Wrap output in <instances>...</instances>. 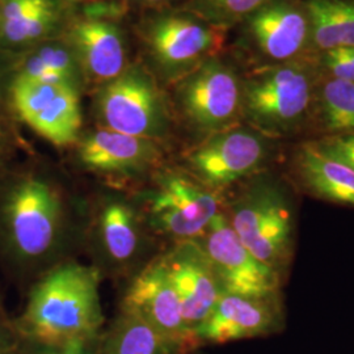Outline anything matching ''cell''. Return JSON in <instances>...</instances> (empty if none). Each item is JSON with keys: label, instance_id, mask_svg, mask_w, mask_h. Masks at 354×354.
<instances>
[{"label": "cell", "instance_id": "cell-8", "mask_svg": "<svg viewBox=\"0 0 354 354\" xmlns=\"http://www.w3.org/2000/svg\"><path fill=\"white\" fill-rule=\"evenodd\" d=\"M222 203L221 193L207 188L196 177L167 175L152 196L151 223L180 241H194L222 213Z\"/></svg>", "mask_w": 354, "mask_h": 354}, {"label": "cell", "instance_id": "cell-6", "mask_svg": "<svg viewBox=\"0 0 354 354\" xmlns=\"http://www.w3.org/2000/svg\"><path fill=\"white\" fill-rule=\"evenodd\" d=\"M178 102L197 131L206 137L225 131L241 125L243 120V79L231 64L215 55L184 76Z\"/></svg>", "mask_w": 354, "mask_h": 354}, {"label": "cell", "instance_id": "cell-20", "mask_svg": "<svg viewBox=\"0 0 354 354\" xmlns=\"http://www.w3.org/2000/svg\"><path fill=\"white\" fill-rule=\"evenodd\" d=\"M311 28V53L354 48V0H304Z\"/></svg>", "mask_w": 354, "mask_h": 354}, {"label": "cell", "instance_id": "cell-12", "mask_svg": "<svg viewBox=\"0 0 354 354\" xmlns=\"http://www.w3.org/2000/svg\"><path fill=\"white\" fill-rule=\"evenodd\" d=\"M124 311L140 317L184 354L200 348L187 330L176 290L162 260L147 266L134 279Z\"/></svg>", "mask_w": 354, "mask_h": 354}, {"label": "cell", "instance_id": "cell-29", "mask_svg": "<svg viewBox=\"0 0 354 354\" xmlns=\"http://www.w3.org/2000/svg\"><path fill=\"white\" fill-rule=\"evenodd\" d=\"M95 344H92V345L64 346V348L44 346V345H36V344H32V345L36 349V352L33 354H93V352H95Z\"/></svg>", "mask_w": 354, "mask_h": 354}, {"label": "cell", "instance_id": "cell-15", "mask_svg": "<svg viewBox=\"0 0 354 354\" xmlns=\"http://www.w3.org/2000/svg\"><path fill=\"white\" fill-rule=\"evenodd\" d=\"M290 180L307 196L322 201L354 207V171L315 150L308 140L291 153Z\"/></svg>", "mask_w": 354, "mask_h": 354}, {"label": "cell", "instance_id": "cell-1", "mask_svg": "<svg viewBox=\"0 0 354 354\" xmlns=\"http://www.w3.org/2000/svg\"><path fill=\"white\" fill-rule=\"evenodd\" d=\"M102 324L97 273L87 266L64 264L35 286L13 326L30 344L64 348L95 344Z\"/></svg>", "mask_w": 354, "mask_h": 354}, {"label": "cell", "instance_id": "cell-7", "mask_svg": "<svg viewBox=\"0 0 354 354\" xmlns=\"http://www.w3.org/2000/svg\"><path fill=\"white\" fill-rule=\"evenodd\" d=\"M196 241L207 254L223 292L250 297L281 292L282 279L245 248L223 212Z\"/></svg>", "mask_w": 354, "mask_h": 354}, {"label": "cell", "instance_id": "cell-14", "mask_svg": "<svg viewBox=\"0 0 354 354\" xmlns=\"http://www.w3.org/2000/svg\"><path fill=\"white\" fill-rule=\"evenodd\" d=\"M162 261L176 290L187 330L196 340V330L223 294L214 268L196 239L181 241Z\"/></svg>", "mask_w": 354, "mask_h": 354}, {"label": "cell", "instance_id": "cell-9", "mask_svg": "<svg viewBox=\"0 0 354 354\" xmlns=\"http://www.w3.org/2000/svg\"><path fill=\"white\" fill-rule=\"evenodd\" d=\"M257 67L286 64L311 53V28L304 0H272L244 21Z\"/></svg>", "mask_w": 354, "mask_h": 354}, {"label": "cell", "instance_id": "cell-30", "mask_svg": "<svg viewBox=\"0 0 354 354\" xmlns=\"http://www.w3.org/2000/svg\"><path fill=\"white\" fill-rule=\"evenodd\" d=\"M4 152H6V134L0 129V165H1L3 158H4Z\"/></svg>", "mask_w": 354, "mask_h": 354}, {"label": "cell", "instance_id": "cell-22", "mask_svg": "<svg viewBox=\"0 0 354 354\" xmlns=\"http://www.w3.org/2000/svg\"><path fill=\"white\" fill-rule=\"evenodd\" d=\"M93 354H184L165 340L140 317L125 313L102 340L95 344Z\"/></svg>", "mask_w": 354, "mask_h": 354}, {"label": "cell", "instance_id": "cell-11", "mask_svg": "<svg viewBox=\"0 0 354 354\" xmlns=\"http://www.w3.org/2000/svg\"><path fill=\"white\" fill-rule=\"evenodd\" d=\"M99 108L109 130L146 140L160 134L167 121L158 89L140 70H127L111 80L100 93Z\"/></svg>", "mask_w": 354, "mask_h": 354}, {"label": "cell", "instance_id": "cell-18", "mask_svg": "<svg viewBox=\"0 0 354 354\" xmlns=\"http://www.w3.org/2000/svg\"><path fill=\"white\" fill-rule=\"evenodd\" d=\"M74 41L89 73L113 80L125 66V46L115 26L102 20H84L74 28Z\"/></svg>", "mask_w": 354, "mask_h": 354}, {"label": "cell", "instance_id": "cell-19", "mask_svg": "<svg viewBox=\"0 0 354 354\" xmlns=\"http://www.w3.org/2000/svg\"><path fill=\"white\" fill-rule=\"evenodd\" d=\"M55 20L51 0H0V45L29 46L45 37Z\"/></svg>", "mask_w": 354, "mask_h": 354}, {"label": "cell", "instance_id": "cell-5", "mask_svg": "<svg viewBox=\"0 0 354 354\" xmlns=\"http://www.w3.org/2000/svg\"><path fill=\"white\" fill-rule=\"evenodd\" d=\"M279 149L250 127H231L206 137L187 156L192 176L207 188L221 193L228 187L268 169Z\"/></svg>", "mask_w": 354, "mask_h": 354}, {"label": "cell", "instance_id": "cell-4", "mask_svg": "<svg viewBox=\"0 0 354 354\" xmlns=\"http://www.w3.org/2000/svg\"><path fill=\"white\" fill-rule=\"evenodd\" d=\"M61 216L57 192L37 177L17 178L0 203V228L8 250L19 260L44 256L53 247Z\"/></svg>", "mask_w": 354, "mask_h": 354}, {"label": "cell", "instance_id": "cell-28", "mask_svg": "<svg viewBox=\"0 0 354 354\" xmlns=\"http://www.w3.org/2000/svg\"><path fill=\"white\" fill-rule=\"evenodd\" d=\"M17 336L19 333L16 332L15 326H10L0 311V354L15 353Z\"/></svg>", "mask_w": 354, "mask_h": 354}, {"label": "cell", "instance_id": "cell-23", "mask_svg": "<svg viewBox=\"0 0 354 354\" xmlns=\"http://www.w3.org/2000/svg\"><path fill=\"white\" fill-rule=\"evenodd\" d=\"M104 247L117 261L129 260L138 247V227L133 210L127 203H108L100 218Z\"/></svg>", "mask_w": 354, "mask_h": 354}, {"label": "cell", "instance_id": "cell-3", "mask_svg": "<svg viewBox=\"0 0 354 354\" xmlns=\"http://www.w3.org/2000/svg\"><path fill=\"white\" fill-rule=\"evenodd\" d=\"M319 76L314 53L286 64L256 67L243 79V120L279 142L306 134Z\"/></svg>", "mask_w": 354, "mask_h": 354}, {"label": "cell", "instance_id": "cell-16", "mask_svg": "<svg viewBox=\"0 0 354 354\" xmlns=\"http://www.w3.org/2000/svg\"><path fill=\"white\" fill-rule=\"evenodd\" d=\"M79 158L91 169L131 172L152 163L156 149L150 140L102 129L80 143Z\"/></svg>", "mask_w": 354, "mask_h": 354}, {"label": "cell", "instance_id": "cell-10", "mask_svg": "<svg viewBox=\"0 0 354 354\" xmlns=\"http://www.w3.org/2000/svg\"><path fill=\"white\" fill-rule=\"evenodd\" d=\"M283 327L285 308L281 292L264 297L223 292L196 330V340L200 346L222 345L272 336Z\"/></svg>", "mask_w": 354, "mask_h": 354}, {"label": "cell", "instance_id": "cell-2", "mask_svg": "<svg viewBox=\"0 0 354 354\" xmlns=\"http://www.w3.org/2000/svg\"><path fill=\"white\" fill-rule=\"evenodd\" d=\"M226 216L245 248L285 282L297 235L295 203L289 183L269 169L257 174L230 205Z\"/></svg>", "mask_w": 354, "mask_h": 354}, {"label": "cell", "instance_id": "cell-24", "mask_svg": "<svg viewBox=\"0 0 354 354\" xmlns=\"http://www.w3.org/2000/svg\"><path fill=\"white\" fill-rule=\"evenodd\" d=\"M272 0H192L190 13L227 30Z\"/></svg>", "mask_w": 354, "mask_h": 354}, {"label": "cell", "instance_id": "cell-13", "mask_svg": "<svg viewBox=\"0 0 354 354\" xmlns=\"http://www.w3.org/2000/svg\"><path fill=\"white\" fill-rule=\"evenodd\" d=\"M226 29L209 24L198 16L169 15L152 23L149 44L153 57L175 73L189 74L215 57L225 42Z\"/></svg>", "mask_w": 354, "mask_h": 354}, {"label": "cell", "instance_id": "cell-21", "mask_svg": "<svg viewBox=\"0 0 354 354\" xmlns=\"http://www.w3.org/2000/svg\"><path fill=\"white\" fill-rule=\"evenodd\" d=\"M23 122L55 146L75 142L82 127L80 104L75 89L66 86Z\"/></svg>", "mask_w": 354, "mask_h": 354}, {"label": "cell", "instance_id": "cell-26", "mask_svg": "<svg viewBox=\"0 0 354 354\" xmlns=\"http://www.w3.org/2000/svg\"><path fill=\"white\" fill-rule=\"evenodd\" d=\"M308 140L322 155L354 171V133Z\"/></svg>", "mask_w": 354, "mask_h": 354}, {"label": "cell", "instance_id": "cell-17", "mask_svg": "<svg viewBox=\"0 0 354 354\" xmlns=\"http://www.w3.org/2000/svg\"><path fill=\"white\" fill-rule=\"evenodd\" d=\"M348 133H354V83L320 73L306 134L315 140Z\"/></svg>", "mask_w": 354, "mask_h": 354}, {"label": "cell", "instance_id": "cell-31", "mask_svg": "<svg viewBox=\"0 0 354 354\" xmlns=\"http://www.w3.org/2000/svg\"><path fill=\"white\" fill-rule=\"evenodd\" d=\"M147 1H152V3H155V1H163V0H147Z\"/></svg>", "mask_w": 354, "mask_h": 354}, {"label": "cell", "instance_id": "cell-32", "mask_svg": "<svg viewBox=\"0 0 354 354\" xmlns=\"http://www.w3.org/2000/svg\"><path fill=\"white\" fill-rule=\"evenodd\" d=\"M0 97H1V96H0Z\"/></svg>", "mask_w": 354, "mask_h": 354}, {"label": "cell", "instance_id": "cell-27", "mask_svg": "<svg viewBox=\"0 0 354 354\" xmlns=\"http://www.w3.org/2000/svg\"><path fill=\"white\" fill-rule=\"evenodd\" d=\"M33 54L54 73L64 76L70 83L73 82V77L75 75V64L73 57L66 49L61 46L46 45L38 48L37 50L33 51Z\"/></svg>", "mask_w": 354, "mask_h": 354}, {"label": "cell", "instance_id": "cell-25", "mask_svg": "<svg viewBox=\"0 0 354 354\" xmlns=\"http://www.w3.org/2000/svg\"><path fill=\"white\" fill-rule=\"evenodd\" d=\"M323 75L354 83V48H339L314 53Z\"/></svg>", "mask_w": 354, "mask_h": 354}]
</instances>
